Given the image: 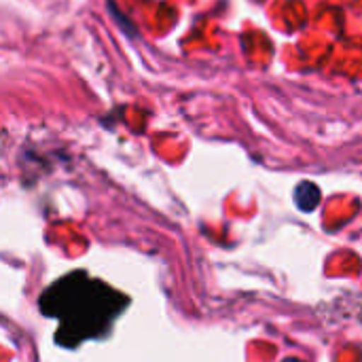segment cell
Segmentation results:
<instances>
[{"instance_id":"6da1fadb","label":"cell","mask_w":362,"mask_h":362,"mask_svg":"<svg viewBox=\"0 0 362 362\" xmlns=\"http://www.w3.org/2000/svg\"><path fill=\"white\" fill-rule=\"evenodd\" d=\"M108 8L112 11V17H115V21H117V23H121V25L125 28V34H129V36L138 34V32H134V25H132V23H129V21H127V19L123 17V13L115 8V4H112V2H108Z\"/></svg>"}]
</instances>
